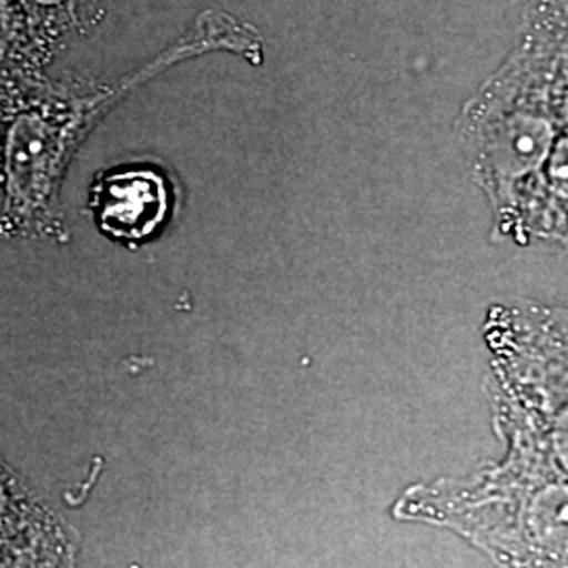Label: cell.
<instances>
[{
  "label": "cell",
  "instance_id": "obj_2",
  "mask_svg": "<svg viewBox=\"0 0 568 568\" xmlns=\"http://www.w3.org/2000/svg\"><path fill=\"white\" fill-rule=\"evenodd\" d=\"M18 495H16V487L13 480L4 474V469L0 467V535L7 528L16 525V518L21 516V504H18Z\"/></svg>",
  "mask_w": 568,
  "mask_h": 568
},
{
  "label": "cell",
  "instance_id": "obj_1",
  "mask_svg": "<svg viewBox=\"0 0 568 568\" xmlns=\"http://www.w3.org/2000/svg\"><path fill=\"white\" fill-rule=\"evenodd\" d=\"M102 224L121 236H143L163 220L164 185L156 175L135 173L110 180Z\"/></svg>",
  "mask_w": 568,
  "mask_h": 568
}]
</instances>
